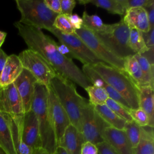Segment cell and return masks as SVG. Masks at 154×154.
I'll return each mask as SVG.
<instances>
[{
	"label": "cell",
	"mask_w": 154,
	"mask_h": 154,
	"mask_svg": "<svg viewBox=\"0 0 154 154\" xmlns=\"http://www.w3.org/2000/svg\"><path fill=\"white\" fill-rule=\"evenodd\" d=\"M19 35L28 49L40 54L52 67L56 73L76 83L83 88L92 85L82 71L70 58L61 51L57 43L40 29L27 26L20 22L14 23Z\"/></svg>",
	"instance_id": "6da1fadb"
},
{
	"label": "cell",
	"mask_w": 154,
	"mask_h": 154,
	"mask_svg": "<svg viewBox=\"0 0 154 154\" xmlns=\"http://www.w3.org/2000/svg\"><path fill=\"white\" fill-rule=\"evenodd\" d=\"M49 88L36 82L31 104V110L38 122L42 147L53 154L57 147L54 126L50 112L48 102Z\"/></svg>",
	"instance_id": "7a4b0ae2"
},
{
	"label": "cell",
	"mask_w": 154,
	"mask_h": 154,
	"mask_svg": "<svg viewBox=\"0 0 154 154\" xmlns=\"http://www.w3.org/2000/svg\"><path fill=\"white\" fill-rule=\"evenodd\" d=\"M50 87L67 113L70 123L81 131L82 109L88 100L79 94L73 82L58 73L51 81Z\"/></svg>",
	"instance_id": "3957f363"
},
{
	"label": "cell",
	"mask_w": 154,
	"mask_h": 154,
	"mask_svg": "<svg viewBox=\"0 0 154 154\" xmlns=\"http://www.w3.org/2000/svg\"><path fill=\"white\" fill-rule=\"evenodd\" d=\"M91 67L108 84L122 96L131 109L139 108L138 87L125 70L103 63L93 64Z\"/></svg>",
	"instance_id": "277c9868"
},
{
	"label": "cell",
	"mask_w": 154,
	"mask_h": 154,
	"mask_svg": "<svg viewBox=\"0 0 154 154\" xmlns=\"http://www.w3.org/2000/svg\"><path fill=\"white\" fill-rule=\"evenodd\" d=\"M16 4L21 15L19 22L49 32L54 28V22L59 14L49 10L43 0H16Z\"/></svg>",
	"instance_id": "5b68a950"
},
{
	"label": "cell",
	"mask_w": 154,
	"mask_h": 154,
	"mask_svg": "<svg viewBox=\"0 0 154 154\" xmlns=\"http://www.w3.org/2000/svg\"><path fill=\"white\" fill-rule=\"evenodd\" d=\"M129 32L130 28L121 20L117 23L106 25L104 31L94 33L116 55L125 59L135 54L129 45Z\"/></svg>",
	"instance_id": "8992f818"
},
{
	"label": "cell",
	"mask_w": 154,
	"mask_h": 154,
	"mask_svg": "<svg viewBox=\"0 0 154 154\" xmlns=\"http://www.w3.org/2000/svg\"><path fill=\"white\" fill-rule=\"evenodd\" d=\"M75 33L84 42L90 51L104 63L124 70V59L116 55L95 34L94 32L82 26Z\"/></svg>",
	"instance_id": "52a82bcc"
},
{
	"label": "cell",
	"mask_w": 154,
	"mask_h": 154,
	"mask_svg": "<svg viewBox=\"0 0 154 154\" xmlns=\"http://www.w3.org/2000/svg\"><path fill=\"white\" fill-rule=\"evenodd\" d=\"M23 69L28 70L38 82L50 87V82L56 72L37 52L29 49L22 51L18 55Z\"/></svg>",
	"instance_id": "ba28073f"
},
{
	"label": "cell",
	"mask_w": 154,
	"mask_h": 154,
	"mask_svg": "<svg viewBox=\"0 0 154 154\" xmlns=\"http://www.w3.org/2000/svg\"><path fill=\"white\" fill-rule=\"evenodd\" d=\"M81 123V132L85 141H89L96 145L104 141L102 136L103 130L109 126L99 116L94 105L89 101L82 109Z\"/></svg>",
	"instance_id": "9c48e42d"
},
{
	"label": "cell",
	"mask_w": 154,
	"mask_h": 154,
	"mask_svg": "<svg viewBox=\"0 0 154 154\" xmlns=\"http://www.w3.org/2000/svg\"><path fill=\"white\" fill-rule=\"evenodd\" d=\"M51 32L66 48L73 57L80 61L84 65L92 66L99 63H104L90 51L84 42L75 33L72 34H65L55 28Z\"/></svg>",
	"instance_id": "30bf717a"
},
{
	"label": "cell",
	"mask_w": 154,
	"mask_h": 154,
	"mask_svg": "<svg viewBox=\"0 0 154 154\" xmlns=\"http://www.w3.org/2000/svg\"><path fill=\"white\" fill-rule=\"evenodd\" d=\"M48 102L56 136L57 146L60 144L64 132L70 124L67 113L59 102L51 87H49Z\"/></svg>",
	"instance_id": "8fae6325"
},
{
	"label": "cell",
	"mask_w": 154,
	"mask_h": 154,
	"mask_svg": "<svg viewBox=\"0 0 154 154\" xmlns=\"http://www.w3.org/2000/svg\"><path fill=\"white\" fill-rule=\"evenodd\" d=\"M0 112L12 116L24 114L21 98L13 83L0 88Z\"/></svg>",
	"instance_id": "7c38bea8"
},
{
	"label": "cell",
	"mask_w": 154,
	"mask_h": 154,
	"mask_svg": "<svg viewBox=\"0 0 154 154\" xmlns=\"http://www.w3.org/2000/svg\"><path fill=\"white\" fill-rule=\"evenodd\" d=\"M36 82H37V79L28 70L23 69L20 75L13 82L21 98L24 113L31 109Z\"/></svg>",
	"instance_id": "4fadbf2b"
},
{
	"label": "cell",
	"mask_w": 154,
	"mask_h": 154,
	"mask_svg": "<svg viewBox=\"0 0 154 154\" xmlns=\"http://www.w3.org/2000/svg\"><path fill=\"white\" fill-rule=\"evenodd\" d=\"M102 136L103 141L117 154H134V149L124 130L107 126L103 130Z\"/></svg>",
	"instance_id": "5bb4252c"
},
{
	"label": "cell",
	"mask_w": 154,
	"mask_h": 154,
	"mask_svg": "<svg viewBox=\"0 0 154 154\" xmlns=\"http://www.w3.org/2000/svg\"><path fill=\"white\" fill-rule=\"evenodd\" d=\"M22 138L24 143L32 149L42 147L38 122L31 109L23 114Z\"/></svg>",
	"instance_id": "9a60e30c"
},
{
	"label": "cell",
	"mask_w": 154,
	"mask_h": 154,
	"mask_svg": "<svg viewBox=\"0 0 154 154\" xmlns=\"http://www.w3.org/2000/svg\"><path fill=\"white\" fill-rule=\"evenodd\" d=\"M82 71L85 76L90 80L92 85L102 87L106 91L109 98L112 99L116 102H118L126 108L130 109L131 108L126 102V100L122 97V96L111 86L108 84L105 80L96 72L90 65H83Z\"/></svg>",
	"instance_id": "2e32d148"
},
{
	"label": "cell",
	"mask_w": 154,
	"mask_h": 154,
	"mask_svg": "<svg viewBox=\"0 0 154 154\" xmlns=\"http://www.w3.org/2000/svg\"><path fill=\"white\" fill-rule=\"evenodd\" d=\"M7 115L12 140L16 154H32V149L24 143L22 138L23 115Z\"/></svg>",
	"instance_id": "e0dca14e"
},
{
	"label": "cell",
	"mask_w": 154,
	"mask_h": 154,
	"mask_svg": "<svg viewBox=\"0 0 154 154\" xmlns=\"http://www.w3.org/2000/svg\"><path fill=\"white\" fill-rule=\"evenodd\" d=\"M122 20L131 28L145 32L151 28L145 9L143 7L131 8L126 10Z\"/></svg>",
	"instance_id": "ac0fdd59"
},
{
	"label": "cell",
	"mask_w": 154,
	"mask_h": 154,
	"mask_svg": "<svg viewBox=\"0 0 154 154\" xmlns=\"http://www.w3.org/2000/svg\"><path fill=\"white\" fill-rule=\"evenodd\" d=\"M85 142L83 135L72 124L66 128L58 146L63 147L69 154H81V149Z\"/></svg>",
	"instance_id": "d6986e66"
},
{
	"label": "cell",
	"mask_w": 154,
	"mask_h": 154,
	"mask_svg": "<svg viewBox=\"0 0 154 154\" xmlns=\"http://www.w3.org/2000/svg\"><path fill=\"white\" fill-rule=\"evenodd\" d=\"M23 69V67L17 55L12 54L8 56L0 78V88L13 83Z\"/></svg>",
	"instance_id": "ffe728a7"
},
{
	"label": "cell",
	"mask_w": 154,
	"mask_h": 154,
	"mask_svg": "<svg viewBox=\"0 0 154 154\" xmlns=\"http://www.w3.org/2000/svg\"><path fill=\"white\" fill-rule=\"evenodd\" d=\"M139 108L142 109L149 117V126L153 128L154 94L153 88L150 85L138 88Z\"/></svg>",
	"instance_id": "44dd1931"
},
{
	"label": "cell",
	"mask_w": 154,
	"mask_h": 154,
	"mask_svg": "<svg viewBox=\"0 0 154 154\" xmlns=\"http://www.w3.org/2000/svg\"><path fill=\"white\" fill-rule=\"evenodd\" d=\"M0 146L7 154H16L11 137L7 114L0 112Z\"/></svg>",
	"instance_id": "7402d4cb"
},
{
	"label": "cell",
	"mask_w": 154,
	"mask_h": 154,
	"mask_svg": "<svg viewBox=\"0 0 154 154\" xmlns=\"http://www.w3.org/2000/svg\"><path fill=\"white\" fill-rule=\"evenodd\" d=\"M134 154H154L153 128L149 126L141 127L140 141L134 149Z\"/></svg>",
	"instance_id": "603a6c76"
},
{
	"label": "cell",
	"mask_w": 154,
	"mask_h": 154,
	"mask_svg": "<svg viewBox=\"0 0 154 154\" xmlns=\"http://www.w3.org/2000/svg\"><path fill=\"white\" fill-rule=\"evenodd\" d=\"M94 109L99 116L109 126L114 128L123 130L126 121L116 114L106 105H94Z\"/></svg>",
	"instance_id": "cb8c5ba5"
},
{
	"label": "cell",
	"mask_w": 154,
	"mask_h": 154,
	"mask_svg": "<svg viewBox=\"0 0 154 154\" xmlns=\"http://www.w3.org/2000/svg\"><path fill=\"white\" fill-rule=\"evenodd\" d=\"M124 60V70L134 81L136 85L138 88L143 86H146L143 80V73L140 66L135 56H129L125 58Z\"/></svg>",
	"instance_id": "d4e9b609"
},
{
	"label": "cell",
	"mask_w": 154,
	"mask_h": 154,
	"mask_svg": "<svg viewBox=\"0 0 154 154\" xmlns=\"http://www.w3.org/2000/svg\"><path fill=\"white\" fill-rule=\"evenodd\" d=\"M78 3L82 5L91 4L97 7L102 8L114 14L123 16L126 10L119 0H79Z\"/></svg>",
	"instance_id": "484cf974"
},
{
	"label": "cell",
	"mask_w": 154,
	"mask_h": 154,
	"mask_svg": "<svg viewBox=\"0 0 154 154\" xmlns=\"http://www.w3.org/2000/svg\"><path fill=\"white\" fill-rule=\"evenodd\" d=\"M134 56L140 66L145 85H150L153 88V64H151L143 55L136 54Z\"/></svg>",
	"instance_id": "4316f807"
},
{
	"label": "cell",
	"mask_w": 154,
	"mask_h": 154,
	"mask_svg": "<svg viewBox=\"0 0 154 154\" xmlns=\"http://www.w3.org/2000/svg\"><path fill=\"white\" fill-rule=\"evenodd\" d=\"M129 45L135 54H143L149 50L144 44L142 32L135 28L130 29Z\"/></svg>",
	"instance_id": "83f0119b"
},
{
	"label": "cell",
	"mask_w": 154,
	"mask_h": 154,
	"mask_svg": "<svg viewBox=\"0 0 154 154\" xmlns=\"http://www.w3.org/2000/svg\"><path fill=\"white\" fill-rule=\"evenodd\" d=\"M82 19V26L93 32L103 31L106 26V24L103 23L100 17L95 14L90 15L87 11H84L83 13Z\"/></svg>",
	"instance_id": "f1b7e54d"
},
{
	"label": "cell",
	"mask_w": 154,
	"mask_h": 154,
	"mask_svg": "<svg viewBox=\"0 0 154 154\" xmlns=\"http://www.w3.org/2000/svg\"><path fill=\"white\" fill-rule=\"evenodd\" d=\"M85 90L89 96V102L93 105L105 104L109 98L106 91L102 87L91 85Z\"/></svg>",
	"instance_id": "f546056e"
},
{
	"label": "cell",
	"mask_w": 154,
	"mask_h": 154,
	"mask_svg": "<svg viewBox=\"0 0 154 154\" xmlns=\"http://www.w3.org/2000/svg\"><path fill=\"white\" fill-rule=\"evenodd\" d=\"M133 149L138 145L141 134V127L134 120L126 122L124 129Z\"/></svg>",
	"instance_id": "4dcf8cb0"
},
{
	"label": "cell",
	"mask_w": 154,
	"mask_h": 154,
	"mask_svg": "<svg viewBox=\"0 0 154 154\" xmlns=\"http://www.w3.org/2000/svg\"><path fill=\"white\" fill-rule=\"evenodd\" d=\"M105 105L111 109L119 117L125 120L126 122L132 121V119L129 114L128 109L126 108L118 102L112 100L111 98H108L106 102Z\"/></svg>",
	"instance_id": "1f68e13d"
},
{
	"label": "cell",
	"mask_w": 154,
	"mask_h": 154,
	"mask_svg": "<svg viewBox=\"0 0 154 154\" xmlns=\"http://www.w3.org/2000/svg\"><path fill=\"white\" fill-rule=\"evenodd\" d=\"M54 27L60 31L67 34H74L75 31L68 16L63 14H59L56 17L54 22Z\"/></svg>",
	"instance_id": "d6a6232c"
},
{
	"label": "cell",
	"mask_w": 154,
	"mask_h": 154,
	"mask_svg": "<svg viewBox=\"0 0 154 154\" xmlns=\"http://www.w3.org/2000/svg\"><path fill=\"white\" fill-rule=\"evenodd\" d=\"M129 114L132 120L141 127L149 126V117L147 114L140 108L137 109H130Z\"/></svg>",
	"instance_id": "836d02e7"
},
{
	"label": "cell",
	"mask_w": 154,
	"mask_h": 154,
	"mask_svg": "<svg viewBox=\"0 0 154 154\" xmlns=\"http://www.w3.org/2000/svg\"><path fill=\"white\" fill-rule=\"evenodd\" d=\"M119 1L122 4L126 10L131 8H144L154 4L153 0H119Z\"/></svg>",
	"instance_id": "e575fe53"
},
{
	"label": "cell",
	"mask_w": 154,
	"mask_h": 154,
	"mask_svg": "<svg viewBox=\"0 0 154 154\" xmlns=\"http://www.w3.org/2000/svg\"><path fill=\"white\" fill-rule=\"evenodd\" d=\"M61 13L66 16L72 14L76 1L75 0H60Z\"/></svg>",
	"instance_id": "d590c367"
},
{
	"label": "cell",
	"mask_w": 154,
	"mask_h": 154,
	"mask_svg": "<svg viewBox=\"0 0 154 154\" xmlns=\"http://www.w3.org/2000/svg\"><path fill=\"white\" fill-rule=\"evenodd\" d=\"M142 35L144 44L148 49H153L154 47V28H151L147 32H143Z\"/></svg>",
	"instance_id": "8d00e7d4"
},
{
	"label": "cell",
	"mask_w": 154,
	"mask_h": 154,
	"mask_svg": "<svg viewBox=\"0 0 154 154\" xmlns=\"http://www.w3.org/2000/svg\"><path fill=\"white\" fill-rule=\"evenodd\" d=\"M81 154H98V149L96 144L85 141L81 147Z\"/></svg>",
	"instance_id": "74e56055"
},
{
	"label": "cell",
	"mask_w": 154,
	"mask_h": 154,
	"mask_svg": "<svg viewBox=\"0 0 154 154\" xmlns=\"http://www.w3.org/2000/svg\"><path fill=\"white\" fill-rule=\"evenodd\" d=\"M47 7L53 12L61 13V4L60 0H43Z\"/></svg>",
	"instance_id": "f35d334b"
},
{
	"label": "cell",
	"mask_w": 154,
	"mask_h": 154,
	"mask_svg": "<svg viewBox=\"0 0 154 154\" xmlns=\"http://www.w3.org/2000/svg\"><path fill=\"white\" fill-rule=\"evenodd\" d=\"M96 146L98 149V154H117L112 148L105 141L96 144Z\"/></svg>",
	"instance_id": "ab89813d"
},
{
	"label": "cell",
	"mask_w": 154,
	"mask_h": 154,
	"mask_svg": "<svg viewBox=\"0 0 154 154\" xmlns=\"http://www.w3.org/2000/svg\"><path fill=\"white\" fill-rule=\"evenodd\" d=\"M67 16L72 26L75 30L79 29L82 27V19L77 14H72Z\"/></svg>",
	"instance_id": "60d3db41"
},
{
	"label": "cell",
	"mask_w": 154,
	"mask_h": 154,
	"mask_svg": "<svg viewBox=\"0 0 154 154\" xmlns=\"http://www.w3.org/2000/svg\"><path fill=\"white\" fill-rule=\"evenodd\" d=\"M146 11L150 28H154V4L144 8Z\"/></svg>",
	"instance_id": "b9f144b4"
},
{
	"label": "cell",
	"mask_w": 154,
	"mask_h": 154,
	"mask_svg": "<svg viewBox=\"0 0 154 154\" xmlns=\"http://www.w3.org/2000/svg\"><path fill=\"white\" fill-rule=\"evenodd\" d=\"M7 58L8 55L5 53V52L2 49H0V78Z\"/></svg>",
	"instance_id": "7bdbcfd3"
},
{
	"label": "cell",
	"mask_w": 154,
	"mask_h": 154,
	"mask_svg": "<svg viewBox=\"0 0 154 154\" xmlns=\"http://www.w3.org/2000/svg\"><path fill=\"white\" fill-rule=\"evenodd\" d=\"M32 154H50L48 151L42 147H37L32 149Z\"/></svg>",
	"instance_id": "ee69618b"
},
{
	"label": "cell",
	"mask_w": 154,
	"mask_h": 154,
	"mask_svg": "<svg viewBox=\"0 0 154 154\" xmlns=\"http://www.w3.org/2000/svg\"><path fill=\"white\" fill-rule=\"evenodd\" d=\"M53 154H69V153L63 147L57 146L55 152Z\"/></svg>",
	"instance_id": "f6af8a7d"
},
{
	"label": "cell",
	"mask_w": 154,
	"mask_h": 154,
	"mask_svg": "<svg viewBox=\"0 0 154 154\" xmlns=\"http://www.w3.org/2000/svg\"><path fill=\"white\" fill-rule=\"evenodd\" d=\"M6 35H7V33L5 32L0 31V48L2 45V43H4V40L6 37Z\"/></svg>",
	"instance_id": "bcb514c9"
},
{
	"label": "cell",
	"mask_w": 154,
	"mask_h": 154,
	"mask_svg": "<svg viewBox=\"0 0 154 154\" xmlns=\"http://www.w3.org/2000/svg\"><path fill=\"white\" fill-rule=\"evenodd\" d=\"M0 154H7V153L1 146H0Z\"/></svg>",
	"instance_id": "7dc6e473"
}]
</instances>
